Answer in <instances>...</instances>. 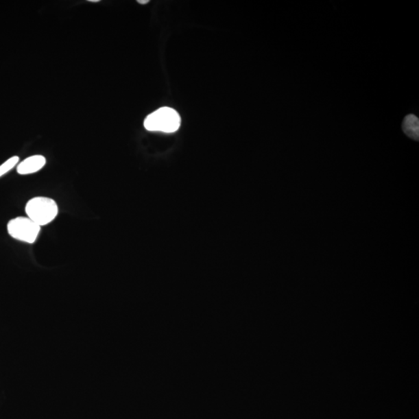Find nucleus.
<instances>
[{
  "label": "nucleus",
  "mask_w": 419,
  "mask_h": 419,
  "mask_svg": "<svg viewBox=\"0 0 419 419\" xmlns=\"http://www.w3.org/2000/svg\"><path fill=\"white\" fill-rule=\"evenodd\" d=\"M27 217L40 227L54 221L58 215V206L54 200L46 197H35L25 206Z\"/></svg>",
  "instance_id": "obj_1"
},
{
  "label": "nucleus",
  "mask_w": 419,
  "mask_h": 419,
  "mask_svg": "<svg viewBox=\"0 0 419 419\" xmlns=\"http://www.w3.org/2000/svg\"><path fill=\"white\" fill-rule=\"evenodd\" d=\"M181 118L177 112L170 108H162L147 115L144 126L149 132L173 133L178 131Z\"/></svg>",
  "instance_id": "obj_2"
},
{
  "label": "nucleus",
  "mask_w": 419,
  "mask_h": 419,
  "mask_svg": "<svg viewBox=\"0 0 419 419\" xmlns=\"http://www.w3.org/2000/svg\"><path fill=\"white\" fill-rule=\"evenodd\" d=\"M40 230L41 227L27 217H15L8 224V232L11 237L28 244L36 241Z\"/></svg>",
  "instance_id": "obj_3"
},
{
  "label": "nucleus",
  "mask_w": 419,
  "mask_h": 419,
  "mask_svg": "<svg viewBox=\"0 0 419 419\" xmlns=\"http://www.w3.org/2000/svg\"><path fill=\"white\" fill-rule=\"evenodd\" d=\"M46 164V158L41 155L29 156L23 160L16 167L20 175H29L38 172Z\"/></svg>",
  "instance_id": "obj_4"
},
{
  "label": "nucleus",
  "mask_w": 419,
  "mask_h": 419,
  "mask_svg": "<svg viewBox=\"0 0 419 419\" xmlns=\"http://www.w3.org/2000/svg\"><path fill=\"white\" fill-rule=\"evenodd\" d=\"M403 131L406 135L412 139L418 140L419 120L414 115L406 116L403 125Z\"/></svg>",
  "instance_id": "obj_5"
},
{
  "label": "nucleus",
  "mask_w": 419,
  "mask_h": 419,
  "mask_svg": "<svg viewBox=\"0 0 419 419\" xmlns=\"http://www.w3.org/2000/svg\"><path fill=\"white\" fill-rule=\"evenodd\" d=\"M20 158L19 156H13L8 159L4 163L0 166V177L7 174L10 170L13 169L17 164H19Z\"/></svg>",
  "instance_id": "obj_6"
},
{
  "label": "nucleus",
  "mask_w": 419,
  "mask_h": 419,
  "mask_svg": "<svg viewBox=\"0 0 419 419\" xmlns=\"http://www.w3.org/2000/svg\"><path fill=\"white\" fill-rule=\"evenodd\" d=\"M138 2L139 3H141V4H146V3H149V0H145V1H140V0H139V1H138Z\"/></svg>",
  "instance_id": "obj_7"
},
{
  "label": "nucleus",
  "mask_w": 419,
  "mask_h": 419,
  "mask_svg": "<svg viewBox=\"0 0 419 419\" xmlns=\"http://www.w3.org/2000/svg\"><path fill=\"white\" fill-rule=\"evenodd\" d=\"M90 2L97 3L99 2V0H88Z\"/></svg>",
  "instance_id": "obj_8"
}]
</instances>
